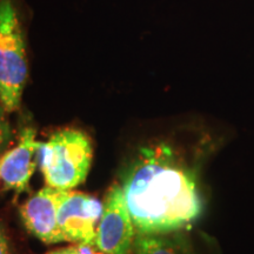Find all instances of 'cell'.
Listing matches in <instances>:
<instances>
[{
    "label": "cell",
    "instance_id": "1",
    "mask_svg": "<svg viewBox=\"0 0 254 254\" xmlns=\"http://www.w3.org/2000/svg\"><path fill=\"white\" fill-rule=\"evenodd\" d=\"M199 158L180 145L155 139L138 147L119 174L136 233L185 231L205 211Z\"/></svg>",
    "mask_w": 254,
    "mask_h": 254
},
{
    "label": "cell",
    "instance_id": "2",
    "mask_svg": "<svg viewBox=\"0 0 254 254\" xmlns=\"http://www.w3.org/2000/svg\"><path fill=\"white\" fill-rule=\"evenodd\" d=\"M93 148L91 139L77 128H64L40 141L38 166L47 186L57 190H74L86 180Z\"/></svg>",
    "mask_w": 254,
    "mask_h": 254
},
{
    "label": "cell",
    "instance_id": "3",
    "mask_svg": "<svg viewBox=\"0 0 254 254\" xmlns=\"http://www.w3.org/2000/svg\"><path fill=\"white\" fill-rule=\"evenodd\" d=\"M27 78L23 12L17 0H0V101L8 113L20 109Z\"/></svg>",
    "mask_w": 254,
    "mask_h": 254
},
{
    "label": "cell",
    "instance_id": "4",
    "mask_svg": "<svg viewBox=\"0 0 254 254\" xmlns=\"http://www.w3.org/2000/svg\"><path fill=\"white\" fill-rule=\"evenodd\" d=\"M103 204L94 245L107 254H133L136 230L119 183L110 187Z\"/></svg>",
    "mask_w": 254,
    "mask_h": 254
},
{
    "label": "cell",
    "instance_id": "5",
    "mask_svg": "<svg viewBox=\"0 0 254 254\" xmlns=\"http://www.w3.org/2000/svg\"><path fill=\"white\" fill-rule=\"evenodd\" d=\"M104 204L97 196L78 190H63L58 225L65 241L94 244Z\"/></svg>",
    "mask_w": 254,
    "mask_h": 254
},
{
    "label": "cell",
    "instance_id": "6",
    "mask_svg": "<svg viewBox=\"0 0 254 254\" xmlns=\"http://www.w3.org/2000/svg\"><path fill=\"white\" fill-rule=\"evenodd\" d=\"M63 190L46 185L19 206V215L28 233L49 245L65 241L58 225Z\"/></svg>",
    "mask_w": 254,
    "mask_h": 254
},
{
    "label": "cell",
    "instance_id": "7",
    "mask_svg": "<svg viewBox=\"0 0 254 254\" xmlns=\"http://www.w3.org/2000/svg\"><path fill=\"white\" fill-rule=\"evenodd\" d=\"M33 127H24L19 133L17 144L0 155V182L4 190L17 194L28 190L30 180L38 165L39 147Z\"/></svg>",
    "mask_w": 254,
    "mask_h": 254
},
{
    "label": "cell",
    "instance_id": "8",
    "mask_svg": "<svg viewBox=\"0 0 254 254\" xmlns=\"http://www.w3.org/2000/svg\"><path fill=\"white\" fill-rule=\"evenodd\" d=\"M183 232L165 234L136 233L133 254H192Z\"/></svg>",
    "mask_w": 254,
    "mask_h": 254
},
{
    "label": "cell",
    "instance_id": "9",
    "mask_svg": "<svg viewBox=\"0 0 254 254\" xmlns=\"http://www.w3.org/2000/svg\"><path fill=\"white\" fill-rule=\"evenodd\" d=\"M8 112L0 101V155L7 150L13 140V129L8 119Z\"/></svg>",
    "mask_w": 254,
    "mask_h": 254
},
{
    "label": "cell",
    "instance_id": "10",
    "mask_svg": "<svg viewBox=\"0 0 254 254\" xmlns=\"http://www.w3.org/2000/svg\"><path fill=\"white\" fill-rule=\"evenodd\" d=\"M0 254H14L13 245L7 228L0 221Z\"/></svg>",
    "mask_w": 254,
    "mask_h": 254
},
{
    "label": "cell",
    "instance_id": "11",
    "mask_svg": "<svg viewBox=\"0 0 254 254\" xmlns=\"http://www.w3.org/2000/svg\"><path fill=\"white\" fill-rule=\"evenodd\" d=\"M77 246L78 254H107L104 251L98 249L94 244H85V243H79L75 244Z\"/></svg>",
    "mask_w": 254,
    "mask_h": 254
},
{
    "label": "cell",
    "instance_id": "12",
    "mask_svg": "<svg viewBox=\"0 0 254 254\" xmlns=\"http://www.w3.org/2000/svg\"><path fill=\"white\" fill-rule=\"evenodd\" d=\"M46 254H78V251H77V246H75V244H74V245L63 247V249H57V250L50 251V252H47Z\"/></svg>",
    "mask_w": 254,
    "mask_h": 254
},
{
    "label": "cell",
    "instance_id": "13",
    "mask_svg": "<svg viewBox=\"0 0 254 254\" xmlns=\"http://www.w3.org/2000/svg\"><path fill=\"white\" fill-rule=\"evenodd\" d=\"M0 183H1V182H0Z\"/></svg>",
    "mask_w": 254,
    "mask_h": 254
}]
</instances>
